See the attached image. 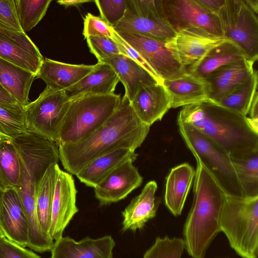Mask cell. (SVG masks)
<instances>
[{"mask_svg":"<svg viewBox=\"0 0 258 258\" xmlns=\"http://www.w3.org/2000/svg\"><path fill=\"white\" fill-rule=\"evenodd\" d=\"M217 16L223 37L239 47L247 58L255 61L258 57L257 15L243 0H225Z\"/></svg>","mask_w":258,"mask_h":258,"instance_id":"8","label":"cell"},{"mask_svg":"<svg viewBox=\"0 0 258 258\" xmlns=\"http://www.w3.org/2000/svg\"><path fill=\"white\" fill-rule=\"evenodd\" d=\"M179 133L196 159L199 160L225 193L244 197L231 159L214 141L192 125L177 120Z\"/></svg>","mask_w":258,"mask_h":258,"instance_id":"7","label":"cell"},{"mask_svg":"<svg viewBox=\"0 0 258 258\" xmlns=\"http://www.w3.org/2000/svg\"><path fill=\"white\" fill-rule=\"evenodd\" d=\"M134 111L124 96L113 114L90 136L76 143L58 146L64 168L76 175L96 157L119 148L134 151L140 147L150 131Z\"/></svg>","mask_w":258,"mask_h":258,"instance_id":"1","label":"cell"},{"mask_svg":"<svg viewBox=\"0 0 258 258\" xmlns=\"http://www.w3.org/2000/svg\"><path fill=\"white\" fill-rule=\"evenodd\" d=\"M130 103L141 122L150 126L171 108L168 93L162 83L157 81L141 83Z\"/></svg>","mask_w":258,"mask_h":258,"instance_id":"17","label":"cell"},{"mask_svg":"<svg viewBox=\"0 0 258 258\" xmlns=\"http://www.w3.org/2000/svg\"><path fill=\"white\" fill-rule=\"evenodd\" d=\"M245 58L247 57L239 47L226 40L211 49L202 59L188 68L187 71L193 75L204 79L218 69Z\"/></svg>","mask_w":258,"mask_h":258,"instance_id":"29","label":"cell"},{"mask_svg":"<svg viewBox=\"0 0 258 258\" xmlns=\"http://www.w3.org/2000/svg\"><path fill=\"white\" fill-rule=\"evenodd\" d=\"M0 26L23 33L18 22L15 0H0Z\"/></svg>","mask_w":258,"mask_h":258,"instance_id":"40","label":"cell"},{"mask_svg":"<svg viewBox=\"0 0 258 258\" xmlns=\"http://www.w3.org/2000/svg\"><path fill=\"white\" fill-rule=\"evenodd\" d=\"M0 228L7 238L22 247L27 246L28 223L20 198L15 189L2 190Z\"/></svg>","mask_w":258,"mask_h":258,"instance_id":"18","label":"cell"},{"mask_svg":"<svg viewBox=\"0 0 258 258\" xmlns=\"http://www.w3.org/2000/svg\"><path fill=\"white\" fill-rule=\"evenodd\" d=\"M27 132L24 107L0 103V137L13 139Z\"/></svg>","mask_w":258,"mask_h":258,"instance_id":"35","label":"cell"},{"mask_svg":"<svg viewBox=\"0 0 258 258\" xmlns=\"http://www.w3.org/2000/svg\"><path fill=\"white\" fill-rule=\"evenodd\" d=\"M195 175V170L184 163L172 168L166 178L165 204L175 216L181 215Z\"/></svg>","mask_w":258,"mask_h":258,"instance_id":"26","label":"cell"},{"mask_svg":"<svg viewBox=\"0 0 258 258\" xmlns=\"http://www.w3.org/2000/svg\"><path fill=\"white\" fill-rule=\"evenodd\" d=\"M101 17L113 28L123 18L127 8L126 0H95Z\"/></svg>","mask_w":258,"mask_h":258,"instance_id":"37","label":"cell"},{"mask_svg":"<svg viewBox=\"0 0 258 258\" xmlns=\"http://www.w3.org/2000/svg\"><path fill=\"white\" fill-rule=\"evenodd\" d=\"M177 120L188 123L214 141L231 159L258 152V132L247 116L210 100L182 107Z\"/></svg>","mask_w":258,"mask_h":258,"instance_id":"2","label":"cell"},{"mask_svg":"<svg viewBox=\"0 0 258 258\" xmlns=\"http://www.w3.org/2000/svg\"><path fill=\"white\" fill-rule=\"evenodd\" d=\"M120 94L88 95L69 100L57 145L71 144L87 138L116 111Z\"/></svg>","mask_w":258,"mask_h":258,"instance_id":"4","label":"cell"},{"mask_svg":"<svg viewBox=\"0 0 258 258\" xmlns=\"http://www.w3.org/2000/svg\"><path fill=\"white\" fill-rule=\"evenodd\" d=\"M86 41L90 52L96 56L98 61L111 56L123 54L113 38L90 37L86 38Z\"/></svg>","mask_w":258,"mask_h":258,"instance_id":"38","label":"cell"},{"mask_svg":"<svg viewBox=\"0 0 258 258\" xmlns=\"http://www.w3.org/2000/svg\"><path fill=\"white\" fill-rule=\"evenodd\" d=\"M51 0H15L20 26L25 33L35 27L45 16Z\"/></svg>","mask_w":258,"mask_h":258,"instance_id":"34","label":"cell"},{"mask_svg":"<svg viewBox=\"0 0 258 258\" xmlns=\"http://www.w3.org/2000/svg\"><path fill=\"white\" fill-rule=\"evenodd\" d=\"M69 101L64 90L46 87L35 100L24 107L28 132L57 144Z\"/></svg>","mask_w":258,"mask_h":258,"instance_id":"10","label":"cell"},{"mask_svg":"<svg viewBox=\"0 0 258 258\" xmlns=\"http://www.w3.org/2000/svg\"><path fill=\"white\" fill-rule=\"evenodd\" d=\"M161 1L165 16L176 32L195 28L223 37L218 16L208 12L197 0Z\"/></svg>","mask_w":258,"mask_h":258,"instance_id":"11","label":"cell"},{"mask_svg":"<svg viewBox=\"0 0 258 258\" xmlns=\"http://www.w3.org/2000/svg\"><path fill=\"white\" fill-rule=\"evenodd\" d=\"M0 258H41L30 250L10 240L5 236L0 239Z\"/></svg>","mask_w":258,"mask_h":258,"instance_id":"41","label":"cell"},{"mask_svg":"<svg viewBox=\"0 0 258 258\" xmlns=\"http://www.w3.org/2000/svg\"><path fill=\"white\" fill-rule=\"evenodd\" d=\"M94 2V1H88V0H59L57 1V3L60 5H62L66 8H68L70 6L78 7L83 4Z\"/></svg>","mask_w":258,"mask_h":258,"instance_id":"46","label":"cell"},{"mask_svg":"<svg viewBox=\"0 0 258 258\" xmlns=\"http://www.w3.org/2000/svg\"><path fill=\"white\" fill-rule=\"evenodd\" d=\"M246 5L256 15L258 12V0H243Z\"/></svg>","mask_w":258,"mask_h":258,"instance_id":"47","label":"cell"},{"mask_svg":"<svg viewBox=\"0 0 258 258\" xmlns=\"http://www.w3.org/2000/svg\"><path fill=\"white\" fill-rule=\"evenodd\" d=\"M22 164L20 185L16 190L23 207L36 205L38 185L48 167L59 160L57 144L28 132L11 139Z\"/></svg>","mask_w":258,"mask_h":258,"instance_id":"5","label":"cell"},{"mask_svg":"<svg viewBox=\"0 0 258 258\" xmlns=\"http://www.w3.org/2000/svg\"><path fill=\"white\" fill-rule=\"evenodd\" d=\"M59 169L58 163L51 165L40 181L36 192L38 221L43 232L49 236L52 201Z\"/></svg>","mask_w":258,"mask_h":258,"instance_id":"30","label":"cell"},{"mask_svg":"<svg viewBox=\"0 0 258 258\" xmlns=\"http://www.w3.org/2000/svg\"><path fill=\"white\" fill-rule=\"evenodd\" d=\"M119 78L108 64L98 62L94 70L76 84L65 90L69 100L88 95L114 93Z\"/></svg>","mask_w":258,"mask_h":258,"instance_id":"25","label":"cell"},{"mask_svg":"<svg viewBox=\"0 0 258 258\" xmlns=\"http://www.w3.org/2000/svg\"><path fill=\"white\" fill-rule=\"evenodd\" d=\"M116 33L140 54L161 81L187 71L175 59L165 42L135 33Z\"/></svg>","mask_w":258,"mask_h":258,"instance_id":"12","label":"cell"},{"mask_svg":"<svg viewBox=\"0 0 258 258\" xmlns=\"http://www.w3.org/2000/svg\"><path fill=\"white\" fill-rule=\"evenodd\" d=\"M247 117L248 121L251 126L258 132V95L257 92L255 93L251 104L250 105Z\"/></svg>","mask_w":258,"mask_h":258,"instance_id":"43","label":"cell"},{"mask_svg":"<svg viewBox=\"0 0 258 258\" xmlns=\"http://www.w3.org/2000/svg\"><path fill=\"white\" fill-rule=\"evenodd\" d=\"M22 164L11 139L0 137V187L2 190L19 188Z\"/></svg>","mask_w":258,"mask_h":258,"instance_id":"31","label":"cell"},{"mask_svg":"<svg viewBox=\"0 0 258 258\" xmlns=\"http://www.w3.org/2000/svg\"><path fill=\"white\" fill-rule=\"evenodd\" d=\"M137 157L132 149H117L94 159L76 175L86 185L94 188L118 166L128 161L134 162Z\"/></svg>","mask_w":258,"mask_h":258,"instance_id":"24","label":"cell"},{"mask_svg":"<svg viewBox=\"0 0 258 258\" xmlns=\"http://www.w3.org/2000/svg\"><path fill=\"white\" fill-rule=\"evenodd\" d=\"M225 40L202 29L189 28L176 32L173 38L165 43V46L175 59L187 69Z\"/></svg>","mask_w":258,"mask_h":258,"instance_id":"13","label":"cell"},{"mask_svg":"<svg viewBox=\"0 0 258 258\" xmlns=\"http://www.w3.org/2000/svg\"><path fill=\"white\" fill-rule=\"evenodd\" d=\"M0 58L36 75L44 59L38 47L25 33L1 26Z\"/></svg>","mask_w":258,"mask_h":258,"instance_id":"15","label":"cell"},{"mask_svg":"<svg viewBox=\"0 0 258 258\" xmlns=\"http://www.w3.org/2000/svg\"><path fill=\"white\" fill-rule=\"evenodd\" d=\"M162 84L171 101V108L203 102L208 100V93L204 79L188 72L169 79Z\"/></svg>","mask_w":258,"mask_h":258,"instance_id":"23","label":"cell"},{"mask_svg":"<svg viewBox=\"0 0 258 258\" xmlns=\"http://www.w3.org/2000/svg\"><path fill=\"white\" fill-rule=\"evenodd\" d=\"M157 189L156 182L150 181L141 193L132 199L122 212V232L141 230L149 220L155 217L159 204L155 196Z\"/></svg>","mask_w":258,"mask_h":258,"instance_id":"22","label":"cell"},{"mask_svg":"<svg viewBox=\"0 0 258 258\" xmlns=\"http://www.w3.org/2000/svg\"><path fill=\"white\" fill-rule=\"evenodd\" d=\"M194 201L183 233L185 248L192 258H205L206 251L221 232L220 218L226 194L198 159Z\"/></svg>","mask_w":258,"mask_h":258,"instance_id":"3","label":"cell"},{"mask_svg":"<svg viewBox=\"0 0 258 258\" xmlns=\"http://www.w3.org/2000/svg\"><path fill=\"white\" fill-rule=\"evenodd\" d=\"M185 249L183 238L157 237L143 258H181Z\"/></svg>","mask_w":258,"mask_h":258,"instance_id":"36","label":"cell"},{"mask_svg":"<svg viewBox=\"0 0 258 258\" xmlns=\"http://www.w3.org/2000/svg\"><path fill=\"white\" fill-rule=\"evenodd\" d=\"M5 236L4 235L3 232H2V230L0 228V239L3 237Z\"/></svg>","mask_w":258,"mask_h":258,"instance_id":"48","label":"cell"},{"mask_svg":"<svg viewBox=\"0 0 258 258\" xmlns=\"http://www.w3.org/2000/svg\"><path fill=\"white\" fill-rule=\"evenodd\" d=\"M36 75L0 58V84L22 107L29 103V94Z\"/></svg>","mask_w":258,"mask_h":258,"instance_id":"28","label":"cell"},{"mask_svg":"<svg viewBox=\"0 0 258 258\" xmlns=\"http://www.w3.org/2000/svg\"><path fill=\"white\" fill-rule=\"evenodd\" d=\"M197 1L208 12L217 15L225 0H197Z\"/></svg>","mask_w":258,"mask_h":258,"instance_id":"44","label":"cell"},{"mask_svg":"<svg viewBox=\"0 0 258 258\" xmlns=\"http://www.w3.org/2000/svg\"><path fill=\"white\" fill-rule=\"evenodd\" d=\"M95 64H73L44 58L36 78L42 80L46 87L66 90L91 73Z\"/></svg>","mask_w":258,"mask_h":258,"instance_id":"21","label":"cell"},{"mask_svg":"<svg viewBox=\"0 0 258 258\" xmlns=\"http://www.w3.org/2000/svg\"><path fill=\"white\" fill-rule=\"evenodd\" d=\"M0 103L13 106L20 105L0 84Z\"/></svg>","mask_w":258,"mask_h":258,"instance_id":"45","label":"cell"},{"mask_svg":"<svg viewBox=\"0 0 258 258\" xmlns=\"http://www.w3.org/2000/svg\"><path fill=\"white\" fill-rule=\"evenodd\" d=\"M254 62L245 58L224 66L208 76L204 80L208 99L218 103L245 82L254 71Z\"/></svg>","mask_w":258,"mask_h":258,"instance_id":"19","label":"cell"},{"mask_svg":"<svg viewBox=\"0 0 258 258\" xmlns=\"http://www.w3.org/2000/svg\"><path fill=\"white\" fill-rule=\"evenodd\" d=\"M77 192L72 175L60 169L53 195L49 231L53 240L62 237L66 227L79 211L76 206Z\"/></svg>","mask_w":258,"mask_h":258,"instance_id":"14","label":"cell"},{"mask_svg":"<svg viewBox=\"0 0 258 258\" xmlns=\"http://www.w3.org/2000/svg\"><path fill=\"white\" fill-rule=\"evenodd\" d=\"M113 28L101 17L87 14L84 19L83 35L85 39L90 37H105L113 38Z\"/></svg>","mask_w":258,"mask_h":258,"instance_id":"39","label":"cell"},{"mask_svg":"<svg viewBox=\"0 0 258 258\" xmlns=\"http://www.w3.org/2000/svg\"><path fill=\"white\" fill-rule=\"evenodd\" d=\"M98 62L108 64L115 71L124 87V96L130 102L134 98L141 83L153 81L160 82L142 66L123 54L111 56Z\"/></svg>","mask_w":258,"mask_h":258,"instance_id":"27","label":"cell"},{"mask_svg":"<svg viewBox=\"0 0 258 258\" xmlns=\"http://www.w3.org/2000/svg\"><path fill=\"white\" fill-rule=\"evenodd\" d=\"M257 72L254 70L245 82L216 103L247 116L257 92Z\"/></svg>","mask_w":258,"mask_h":258,"instance_id":"32","label":"cell"},{"mask_svg":"<svg viewBox=\"0 0 258 258\" xmlns=\"http://www.w3.org/2000/svg\"><path fill=\"white\" fill-rule=\"evenodd\" d=\"M220 228L239 255L257 258L258 196L242 198L226 195Z\"/></svg>","mask_w":258,"mask_h":258,"instance_id":"6","label":"cell"},{"mask_svg":"<svg viewBox=\"0 0 258 258\" xmlns=\"http://www.w3.org/2000/svg\"><path fill=\"white\" fill-rule=\"evenodd\" d=\"M115 245L110 235L97 239L87 237L79 241L61 237L54 242L50 258H112Z\"/></svg>","mask_w":258,"mask_h":258,"instance_id":"20","label":"cell"},{"mask_svg":"<svg viewBox=\"0 0 258 258\" xmlns=\"http://www.w3.org/2000/svg\"><path fill=\"white\" fill-rule=\"evenodd\" d=\"M133 162L128 161L120 165L94 188L100 205L119 201L141 185L143 177Z\"/></svg>","mask_w":258,"mask_h":258,"instance_id":"16","label":"cell"},{"mask_svg":"<svg viewBox=\"0 0 258 258\" xmlns=\"http://www.w3.org/2000/svg\"><path fill=\"white\" fill-rule=\"evenodd\" d=\"M2 189L1 188V187H0V195H1V191H2Z\"/></svg>","mask_w":258,"mask_h":258,"instance_id":"49","label":"cell"},{"mask_svg":"<svg viewBox=\"0 0 258 258\" xmlns=\"http://www.w3.org/2000/svg\"><path fill=\"white\" fill-rule=\"evenodd\" d=\"M231 160L244 197H257L258 152L243 158L231 159Z\"/></svg>","mask_w":258,"mask_h":258,"instance_id":"33","label":"cell"},{"mask_svg":"<svg viewBox=\"0 0 258 258\" xmlns=\"http://www.w3.org/2000/svg\"><path fill=\"white\" fill-rule=\"evenodd\" d=\"M122 19L113 28L116 32H128L167 42L176 32L163 12L161 0H126Z\"/></svg>","mask_w":258,"mask_h":258,"instance_id":"9","label":"cell"},{"mask_svg":"<svg viewBox=\"0 0 258 258\" xmlns=\"http://www.w3.org/2000/svg\"><path fill=\"white\" fill-rule=\"evenodd\" d=\"M113 38L117 43L123 55L130 57L136 61L144 68L158 81L162 83V81L158 78L155 72L146 62L140 54L123 39H122L115 31Z\"/></svg>","mask_w":258,"mask_h":258,"instance_id":"42","label":"cell"}]
</instances>
